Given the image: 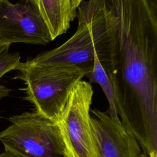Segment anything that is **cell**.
Listing matches in <instances>:
<instances>
[{
    "instance_id": "9c48e42d",
    "label": "cell",
    "mask_w": 157,
    "mask_h": 157,
    "mask_svg": "<svg viewBox=\"0 0 157 157\" xmlns=\"http://www.w3.org/2000/svg\"><path fill=\"white\" fill-rule=\"evenodd\" d=\"M85 77L88 78V82L90 84L98 83L101 86L109 103V108L107 110L109 114L111 117H118L115 108L114 93L112 82L99 62L97 53H95L94 55L93 69Z\"/></svg>"
},
{
    "instance_id": "7c38bea8",
    "label": "cell",
    "mask_w": 157,
    "mask_h": 157,
    "mask_svg": "<svg viewBox=\"0 0 157 157\" xmlns=\"http://www.w3.org/2000/svg\"><path fill=\"white\" fill-rule=\"evenodd\" d=\"M10 45V44L2 42L0 40V55L1 53H2L3 52H4L5 51L9 50Z\"/></svg>"
},
{
    "instance_id": "4fadbf2b",
    "label": "cell",
    "mask_w": 157,
    "mask_h": 157,
    "mask_svg": "<svg viewBox=\"0 0 157 157\" xmlns=\"http://www.w3.org/2000/svg\"><path fill=\"white\" fill-rule=\"evenodd\" d=\"M83 0H72V6L74 7V9L77 10L78 7L80 6V4H81V2L83 1Z\"/></svg>"
},
{
    "instance_id": "7a4b0ae2",
    "label": "cell",
    "mask_w": 157,
    "mask_h": 157,
    "mask_svg": "<svg viewBox=\"0 0 157 157\" xmlns=\"http://www.w3.org/2000/svg\"><path fill=\"white\" fill-rule=\"evenodd\" d=\"M78 26L65 42L28 59L23 64L33 67L69 66L92 69L95 53L102 65L107 55L105 18L99 0L83 1L78 7Z\"/></svg>"
},
{
    "instance_id": "5bb4252c",
    "label": "cell",
    "mask_w": 157,
    "mask_h": 157,
    "mask_svg": "<svg viewBox=\"0 0 157 157\" xmlns=\"http://www.w3.org/2000/svg\"><path fill=\"white\" fill-rule=\"evenodd\" d=\"M140 157H148V155H147V154H145V153L142 152L141 154H140Z\"/></svg>"
},
{
    "instance_id": "6da1fadb",
    "label": "cell",
    "mask_w": 157,
    "mask_h": 157,
    "mask_svg": "<svg viewBox=\"0 0 157 157\" xmlns=\"http://www.w3.org/2000/svg\"><path fill=\"white\" fill-rule=\"evenodd\" d=\"M107 33L102 66L117 115L149 157L157 156V0H99Z\"/></svg>"
},
{
    "instance_id": "277c9868",
    "label": "cell",
    "mask_w": 157,
    "mask_h": 157,
    "mask_svg": "<svg viewBox=\"0 0 157 157\" xmlns=\"http://www.w3.org/2000/svg\"><path fill=\"white\" fill-rule=\"evenodd\" d=\"M93 93L88 82L78 81L55 122L63 145V157H99L90 114Z\"/></svg>"
},
{
    "instance_id": "8992f818",
    "label": "cell",
    "mask_w": 157,
    "mask_h": 157,
    "mask_svg": "<svg viewBox=\"0 0 157 157\" xmlns=\"http://www.w3.org/2000/svg\"><path fill=\"white\" fill-rule=\"evenodd\" d=\"M0 40L9 44L44 45L51 41L49 31L36 9L29 3L0 0Z\"/></svg>"
},
{
    "instance_id": "ba28073f",
    "label": "cell",
    "mask_w": 157,
    "mask_h": 157,
    "mask_svg": "<svg viewBox=\"0 0 157 157\" xmlns=\"http://www.w3.org/2000/svg\"><path fill=\"white\" fill-rule=\"evenodd\" d=\"M33 5L47 26L52 40L66 33L77 16L72 0H23Z\"/></svg>"
},
{
    "instance_id": "52a82bcc",
    "label": "cell",
    "mask_w": 157,
    "mask_h": 157,
    "mask_svg": "<svg viewBox=\"0 0 157 157\" xmlns=\"http://www.w3.org/2000/svg\"><path fill=\"white\" fill-rule=\"evenodd\" d=\"M91 124L99 157H140L141 148L136 139L123 126L119 117L97 109Z\"/></svg>"
},
{
    "instance_id": "8fae6325",
    "label": "cell",
    "mask_w": 157,
    "mask_h": 157,
    "mask_svg": "<svg viewBox=\"0 0 157 157\" xmlns=\"http://www.w3.org/2000/svg\"><path fill=\"white\" fill-rule=\"evenodd\" d=\"M3 145L4 151L0 153V157H29L10 145Z\"/></svg>"
},
{
    "instance_id": "5b68a950",
    "label": "cell",
    "mask_w": 157,
    "mask_h": 157,
    "mask_svg": "<svg viewBox=\"0 0 157 157\" xmlns=\"http://www.w3.org/2000/svg\"><path fill=\"white\" fill-rule=\"evenodd\" d=\"M11 124L0 132V142L29 157H63L64 148L55 123L36 112L8 118Z\"/></svg>"
},
{
    "instance_id": "30bf717a",
    "label": "cell",
    "mask_w": 157,
    "mask_h": 157,
    "mask_svg": "<svg viewBox=\"0 0 157 157\" xmlns=\"http://www.w3.org/2000/svg\"><path fill=\"white\" fill-rule=\"evenodd\" d=\"M8 51H5L0 55V78L5 74L12 70H17L21 62L18 52L9 53ZM10 91V89L0 85V99L7 96Z\"/></svg>"
},
{
    "instance_id": "3957f363",
    "label": "cell",
    "mask_w": 157,
    "mask_h": 157,
    "mask_svg": "<svg viewBox=\"0 0 157 157\" xmlns=\"http://www.w3.org/2000/svg\"><path fill=\"white\" fill-rule=\"evenodd\" d=\"M13 79L23 82L24 100L37 113L55 123L59 119L73 86L92 69L80 67L28 66L20 62Z\"/></svg>"
}]
</instances>
